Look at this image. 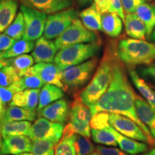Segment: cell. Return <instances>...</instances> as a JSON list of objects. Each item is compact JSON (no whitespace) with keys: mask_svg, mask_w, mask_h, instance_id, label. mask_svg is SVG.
I'll use <instances>...</instances> for the list:
<instances>
[{"mask_svg":"<svg viewBox=\"0 0 155 155\" xmlns=\"http://www.w3.org/2000/svg\"><path fill=\"white\" fill-rule=\"evenodd\" d=\"M137 96L128 79L124 64L119 59L116 50L113 58L109 86L101 99L89 108L93 115L98 112H108L121 114L132 119L155 145V139L152 137L150 130L139 121L137 116L135 106Z\"/></svg>","mask_w":155,"mask_h":155,"instance_id":"obj_1","label":"cell"},{"mask_svg":"<svg viewBox=\"0 0 155 155\" xmlns=\"http://www.w3.org/2000/svg\"><path fill=\"white\" fill-rule=\"evenodd\" d=\"M117 50L116 42H109L106 46L101 61L96 73L87 86L79 95V98L88 107L96 104L104 96L109 86L111 78L113 58Z\"/></svg>","mask_w":155,"mask_h":155,"instance_id":"obj_2","label":"cell"},{"mask_svg":"<svg viewBox=\"0 0 155 155\" xmlns=\"http://www.w3.org/2000/svg\"><path fill=\"white\" fill-rule=\"evenodd\" d=\"M117 55L128 68L148 65L155 60V45L142 40L124 38L117 44Z\"/></svg>","mask_w":155,"mask_h":155,"instance_id":"obj_3","label":"cell"},{"mask_svg":"<svg viewBox=\"0 0 155 155\" xmlns=\"http://www.w3.org/2000/svg\"><path fill=\"white\" fill-rule=\"evenodd\" d=\"M101 42L75 44L60 50L56 54L55 63L61 71L84 63L94 58L99 52Z\"/></svg>","mask_w":155,"mask_h":155,"instance_id":"obj_4","label":"cell"},{"mask_svg":"<svg viewBox=\"0 0 155 155\" xmlns=\"http://www.w3.org/2000/svg\"><path fill=\"white\" fill-rule=\"evenodd\" d=\"M98 59L96 57L62 71V83L65 91H75L82 87L91 78Z\"/></svg>","mask_w":155,"mask_h":155,"instance_id":"obj_5","label":"cell"},{"mask_svg":"<svg viewBox=\"0 0 155 155\" xmlns=\"http://www.w3.org/2000/svg\"><path fill=\"white\" fill-rule=\"evenodd\" d=\"M96 42H98V40L96 33L88 30L81 19H76L61 35L56 38L55 44L60 50L72 45Z\"/></svg>","mask_w":155,"mask_h":155,"instance_id":"obj_6","label":"cell"},{"mask_svg":"<svg viewBox=\"0 0 155 155\" xmlns=\"http://www.w3.org/2000/svg\"><path fill=\"white\" fill-rule=\"evenodd\" d=\"M78 12L73 8L50 15L46 20L43 37L48 40L58 38L72 24L75 19H78Z\"/></svg>","mask_w":155,"mask_h":155,"instance_id":"obj_7","label":"cell"},{"mask_svg":"<svg viewBox=\"0 0 155 155\" xmlns=\"http://www.w3.org/2000/svg\"><path fill=\"white\" fill-rule=\"evenodd\" d=\"M92 116L90 108L85 105L78 96L76 97L71 105L69 122L75 133L90 138L91 135L90 122Z\"/></svg>","mask_w":155,"mask_h":155,"instance_id":"obj_8","label":"cell"},{"mask_svg":"<svg viewBox=\"0 0 155 155\" xmlns=\"http://www.w3.org/2000/svg\"><path fill=\"white\" fill-rule=\"evenodd\" d=\"M20 11L24 16L25 25L23 40L28 41L38 40L44 32L47 15L25 5L20 6Z\"/></svg>","mask_w":155,"mask_h":155,"instance_id":"obj_9","label":"cell"},{"mask_svg":"<svg viewBox=\"0 0 155 155\" xmlns=\"http://www.w3.org/2000/svg\"><path fill=\"white\" fill-rule=\"evenodd\" d=\"M109 124L115 130L125 137L143 141L152 146L154 145L142 129L134 121L127 116L118 114H110Z\"/></svg>","mask_w":155,"mask_h":155,"instance_id":"obj_10","label":"cell"},{"mask_svg":"<svg viewBox=\"0 0 155 155\" xmlns=\"http://www.w3.org/2000/svg\"><path fill=\"white\" fill-rule=\"evenodd\" d=\"M63 124L51 121L43 117H39L31 127L28 137L32 141L50 139L59 142L63 137Z\"/></svg>","mask_w":155,"mask_h":155,"instance_id":"obj_11","label":"cell"},{"mask_svg":"<svg viewBox=\"0 0 155 155\" xmlns=\"http://www.w3.org/2000/svg\"><path fill=\"white\" fill-rule=\"evenodd\" d=\"M2 138L0 155H15L32 152V141L28 136H7Z\"/></svg>","mask_w":155,"mask_h":155,"instance_id":"obj_12","label":"cell"},{"mask_svg":"<svg viewBox=\"0 0 155 155\" xmlns=\"http://www.w3.org/2000/svg\"><path fill=\"white\" fill-rule=\"evenodd\" d=\"M31 68L35 74L38 75L45 84L54 85L65 91V87L62 83V71L56 64L39 63Z\"/></svg>","mask_w":155,"mask_h":155,"instance_id":"obj_13","label":"cell"},{"mask_svg":"<svg viewBox=\"0 0 155 155\" xmlns=\"http://www.w3.org/2000/svg\"><path fill=\"white\" fill-rule=\"evenodd\" d=\"M22 5L45 14L53 15L71 8L73 0H19Z\"/></svg>","mask_w":155,"mask_h":155,"instance_id":"obj_14","label":"cell"},{"mask_svg":"<svg viewBox=\"0 0 155 155\" xmlns=\"http://www.w3.org/2000/svg\"><path fill=\"white\" fill-rule=\"evenodd\" d=\"M58 50L55 42L41 37L37 40L32 56L36 63H52L55 60Z\"/></svg>","mask_w":155,"mask_h":155,"instance_id":"obj_15","label":"cell"},{"mask_svg":"<svg viewBox=\"0 0 155 155\" xmlns=\"http://www.w3.org/2000/svg\"><path fill=\"white\" fill-rule=\"evenodd\" d=\"M39 117L45 118L50 121L64 124L68 116L67 101L61 98L42 108L38 113Z\"/></svg>","mask_w":155,"mask_h":155,"instance_id":"obj_16","label":"cell"},{"mask_svg":"<svg viewBox=\"0 0 155 155\" xmlns=\"http://www.w3.org/2000/svg\"><path fill=\"white\" fill-rule=\"evenodd\" d=\"M135 106L139 121L148 128L152 137L155 139V110L139 96L136 97Z\"/></svg>","mask_w":155,"mask_h":155,"instance_id":"obj_17","label":"cell"},{"mask_svg":"<svg viewBox=\"0 0 155 155\" xmlns=\"http://www.w3.org/2000/svg\"><path fill=\"white\" fill-rule=\"evenodd\" d=\"M40 91V88H38L27 89L17 92L14 95L9 106H18L28 111L37 112Z\"/></svg>","mask_w":155,"mask_h":155,"instance_id":"obj_18","label":"cell"},{"mask_svg":"<svg viewBox=\"0 0 155 155\" xmlns=\"http://www.w3.org/2000/svg\"><path fill=\"white\" fill-rule=\"evenodd\" d=\"M113 132L116 136L118 145L120 149L124 152L131 155H137L139 154H144L150 150V147L147 143L143 141H138L135 139L129 138L122 135L113 128Z\"/></svg>","mask_w":155,"mask_h":155,"instance_id":"obj_19","label":"cell"},{"mask_svg":"<svg viewBox=\"0 0 155 155\" xmlns=\"http://www.w3.org/2000/svg\"><path fill=\"white\" fill-rule=\"evenodd\" d=\"M17 0H0V32H5L16 17Z\"/></svg>","mask_w":155,"mask_h":155,"instance_id":"obj_20","label":"cell"},{"mask_svg":"<svg viewBox=\"0 0 155 155\" xmlns=\"http://www.w3.org/2000/svg\"><path fill=\"white\" fill-rule=\"evenodd\" d=\"M129 75L131 81L140 93L143 98L155 110V91L153 90L152 86L144 81V78L140 77L137 72L134 68H129Z\"/></svg>","mask_w":155,"mask_h":155,"instance_id":"obj_21","label":"cell"},{"mask_svg":"<svg viewBox=\"0 0 155 155\" xmlns=\"http://www.w3.org/2000/svg\"><path fill=\"white\" fill-rule=\"evenodd\" d=\"M75 134L72 125L68 124L64 128L61 141L55 147V155H76L75 149Z\"/></svg>","mask_w":155,"mask_h":155,"instance_id":"obj_22","label":"cell"},{"mask_svg":"<svg viewBox=\"0 0 155 155\" xmlns=\"http://www.w3.org/2000/svg\"><path fill=\"white\" fill-rule=\"evenodd\" d=\"M63 96L64 91L62 88L54 85L45 84L40 91L37 113L49 104L61 99Z\"/></svg>","mask_w":155,"mask_h":155,"instance_id":"obj_23","label":"cell"},{"mask_svg":"<svg viewBox=\"0 0 155 155\" xmlns=\"http://www.w3.org/2000/svg\"><path fill=\"white\" fill-rule=\"evenodd\" d=\"M124 24L127 35L134 39L144 40L146 27L137 14L130 13L126 15Z\"/></svg>","mask_w":155,"mask_h":155,"instance_id":"obj_24","label":"cell"},{"mask_svg":"<svg viewBox=\"0 0 155 155\" xmlns=\"http://www.w3.org/2000/svg\"><path fill=\"white\" fill-rule=\"evenodd\" d=\"M136 14L144 23L147 38H150L155 28V4L141 3L136 9Z\"/></svg>","mask_w":155,"mask_h":155,"instance_id":"obj_25","label":"cell"},{"mask_svg":"<svg viewBox=\"0 0 155 155\" xmlns=\"http://www.w3.org/2000/svg\"><path fill=\"white\" fill-rule=\"evenodd\" d=\"M122 21L115 12H107L101 15L102 31L111 38H117L122 31Z\"/></svg>","mask_w":155,"mask_h":155,"instance_id":"obj_26","label":"cell"},{"mask_svg":"<svg viewBox=\"0 0 155 155\" xmlns=\"http://www.w3.org/2000/svg\"><path fill=\"white\" fill-rule=\"evenodd\" d=\"M79 16L81 22L88 30L91 31L102 30L101 14L97 10L94 3L81 12Z\"/></svg>","mask_w":155,"mask_h":155,"instance_id":"obj_27","label":"cell"},{"mask_svg":"<svg viewBox=\"0 0 155 155\" xmlns=\"http://www.w3.org/2000/svg\"><path fill=\"white\" fill-rule=\"evenodd\" d=\"M2 137L7 136H28L32 124L29 121H14L0 122Z\"/></svg>","mask_w":155,"mask_h":155,"instance_id":"obj_28","label":"cell"},{"mask_svg":"<svg viewBox=\"0 0 155 155\" xmlns=\"http://www.w3.org/2000/svg\"><path fill=\"white\" fill-rule=\"evenodd\" d=\"M37 112L28 111L18 106H8L6 109L2 119L0 122L14 121H35L37 116Z\"/></svg>","mask_w":155,"mask_h":155,"instance_id":"obj_29","label":"cell"},{"mask_svg":"<svg viewBox=\"0 0 155 155\" xmlns=\"http://www.w3.org/2000/svg\"><path fill=\"white\" fill-rule=\"evenodd\" d=\"M45 83L38 75L34 74L30 70H27L24 75L19 78V81L12 86L16 92L22 91L27 89H38L44 86Z\"/></svg>","mask_w":155,"mask_h":155,"instance_id":"obj_30","label":"cell"},{"mask_svg":"<svg viewBox=\"0 0 155 155\" xmlns=\"http://www.w3.org/2000/svg\"><path fill=\"white\" fill-rule=\"evenodd\" d=\"M5 60L7 65H11L14 68L19 78L24 75L25 71L32 67L35 62L32 56L27 54Z\"/></svg>","mask_w":155,"mask_h":155,"instance_id":"obj_31","label":"cell"},{"mask_svg":"<svg viewBox=\"0 0 155 155\" xmlns=\"http://www.w3.org/2000/svg\"><path fill=\"white\" fill-rule=\"evenodd\" d=\"M35 45V43L34 41L17 40L10 49L4 52L3 59H9V58H15L17 56L30 53L34 50Z\"/></svg>","mask_w":155,"mask_h":155,"instance_id":"obj_32","label":"cell"},{"mask_svg":"<svg viewBox=\"0 0 155 155\" xmlns=\"http://www.w3.org/2000/svg\"><path fill=\"white\" fill-rule=\"evenodd\" d=\"M92 139L96 143L107 146L116 147L118 145L116 136L113 132V127L104 129H91Z\"/></svg>","mask_w":155,"mask_h":155,"instance_id":"obj_33","label":"cell"},{"mask_svg":"<svg viewBox=\"0 0 155 155\" xmlns=\"http://www.w3.org/2000/svg\"><path fill=\"white\" fill-rule=\"evenodd\" d=\"M58 142L50 139L32 141V153L34 155H55V147Z\"/></svg>","mask_w":155,"mask_h":155,"instance_id":"obj_34","label":"cell"},{"mask_svg":"<svg viewBox=\"0 0 155 155\" xmlns=\"http://www.w3.org/2000/svg\"><path fill=\"white\" fill-rule=\"evenodd\" d=\"M25 30V25L24 16L22 12L20 11L17 14L12 23L5 31V34L15 40H20L24 35Z\"/></svg>","mask_w":155,"mask_h":155,"instance_id":"obj_35","label":"cell"},{"mask_svg":"<svg viewBox=\"0 0 155 155\" xmlns=\"http://www.w3.org/2000/svg\"><path fill=\"white\" fill-rule=\"evenodd\" d=\"M75 149L76 155H88L95 152L96 147L86 137L75 134Z\"/></svg>","mask_w":155,"mask_h":155,"instance_id":"obj_36","label":"cell"},{"mask_svg":"<svg viewBox=\"0 0 155 155\" xmlns=\"http://www.w3.org/2000/svg\"><path fill=\"white\" fill-rule=\"evenodd\" d=\"M19 79L18 74L11 65H5L0 70V86L9 87Z\"/></svg>","mask_w":155,"mask_h":155,"instance_id":"obj_37","label":"cell"},{"mask_svg":"<svg viewBox=\"0 0 155 155\" xmlns=\"http://www.w3.org/2000/svg\"><path fill=\"white\" fill-rule=\"evenodd\" d=\"M109 115L108 112H98L93 115L90 122L91 128L94 129H104L110 127Z\"/></svg>","mask_w":155,"mask_h":155,"instance_id":"obj_38","label":"cell"},{"mask_svg":"<svg viewBox=\"0 0 155 155\" xmlns=\"http://www.w3.org/2000/svg\"><path fill=\"white\" fill-rule=\"evenodd\" d=\"M16 93V91L12 86L9 87L0 86V98L5 108H7L10 105L14 95Z\"/></svg>","mask_w":155,"mask_h":155,"instance_id":"obj_39","label":"cell"},{"mask_svg":"<svg viewBox=\"0 0 155 155\" xmlns=\"http://www.w3.org/2000/svg\"><path fill=\"white\" fill-rule=\"evenodd\" d=\"M141 73L142 76L150 81L153 87L155 88V63H151L150 65L141 68Z\"/></svg>","mask_w":155,"mask_h":155,"instance_id":"obj_40","label":"cell"},{"mask_svg":"<svg viewBox=\"0 0 155 155\" xmlns=\"http://www.w3.org/2000/svg\"><path fill=\"white\" fill-rule=\"evenodd\" d=\"M17 40L5 33L2 34L0 32V52H5L10 49Z\"/></svg>","mask_w":155,"mask_h":155,"instance_id":"obj_41","label":"cell"},{"mask_svg":"<svg viewBox=\"0 0 155 155\" xmlns=\"http://www.w3.org/2000/svg\"><path fill=\"white\" fill-rule=\"evenodd\" d=\"M96 150L101 155H131L119 149L108 148L99 145L96 147Z\"/></svg>","mask_w":155,"mask_h":155,"instance_id":"obj_42","label":"cell"},{"mask_svg":"<svg viewBox=\"0 0 155 155\" xmlns=\"http://www.w3.org/2000/svg\"><path fill=\"white\" fill-rule=\"evenodd\" d=\"M121 2L124 11L127 14L134 13L137 7L141 4L139 0H121Z\"/></svg>","mask_w":155,"mask_h":155,"instance_id":"obj_43","label":"cell"},{"mask_svg":"<svg viewBox=\"0 0 155 155\" xmlns=\"http://www.w3.org/2000/svg\"><path fill=\"white\" fill-rule=\"evenodd\" d=\"M96 7L101 14L111 12V0H94Z\"/></svg>","mask_w":155,"mask_h":155,"instance_id":"obj_44","label":"cell"},{"mask_svg":"<svg viewBox=\"0 0 155 155\" xmlns=\"http://www.w3.org/2000/svg\"><path fill=\"white\" fill-rule=\"evenodd\" d=\"M111 12H115L122 20L125 21V15L121 0H111Z\"/></svg>","mask_w":155,"mask_h":155,"instance_id":"obj_45","label":"cell"},{"mask_svg":"<svg viewBox=\"0 0 155 155\" xmlns=\"http://www.w3.org/2000/svg\"><path fill=\"white\" fill-rule=\"evenodd\" d=\"M6 109H7V108H5V106L3 105L2 101L1 98H0V120L2 119L4 114L5 113Z\"/></svg>","mask_w":155,"mask_h":155,"instance_id":"obj_46","label":"cell"},{"mask_svg":"<svg viewBox=\"0 0 155 155\" xmlns=\"http://www.w3.org/2000/svg\"><path fill=\"white\" fill-rule=\"evenodd\" d=\"M142 155H155V148H152L149 150L147 152L144 153Z\"/></svg>","mask_w":155,"mask_h":155,"instance_id":"obj_47","label":"cell"},{"mask_svg":"<svg viewBox=\"0 0 155 155\" xmlns=\"http://www.w3.org/2000/svg\"><path fill=\"white\" fill-rule=\"evenodd\" d=\"M92 0H78V2L79 4L81 5H87V4L91 2Z\"/></svg>","mask_w":155,"mask_h":155,"instance_id":"obj_48","label":"cell"},{"mask_svg":"<svg viewBox=\"0 0 155 155\" xmlns=\"http://www.w3.org/2000/svg\"><path fill=\"white\" fill-rule=\"evenodd\" d=\"M5 65H7V63H6V60L5 59L0 60V70L3 67H5Z\"/></svg>","mask_w":155,"mask_h":155,"instance_id":"obj_49","label":"cell"},{"mask_svg":"<svg viewBox=\"0 0 155 155\" xmlns=\"http://www.w3.org/2000/svg\"><path fill=\"white\" fill-rule=\"evenodd\" d=\"M150 40H152V42H155V28H154V32H153L152 33V35H151V36H150Z\"/></svg>","mask_w":155,"mask_h":155,"instance_id":"obj_50","label":"cell"},{"mask_svg":"<svg viewBox=\"0 0 155 155\" xmlns=\"http://www.w3.org/2000/svg\"><path fill=\"white\" fill-rule=\"evenodd\" d=\"M2 145V129L0 127V150H1Z\"/></svg>","mask_w":155,"mask_h":155,"instance_id":"obj_51","label":"cell"},{"mask_svg":"<svg viewBox=\"0 0 155 155\" xmlns=\"http://www.w3.org/2000/svg\"><path fill=\"white\" fill-rule=\"evenodd\" d=\"M15 155H34L32 153L30 152H25V153H21V154H15Z\"/></svg>","mask_w":155,"mask_h":155,"instance_id":"obj_52","label":"cell"},{"mask_svg":"<svg viewBox=\"0 0 155 155\" xmlns=\"http://www.w3.org/2000/svg\"><path fill=\"white\" fill-rule=\"evenodd\" d=\"M141 3H150L151 2L154 1V0H139Z\"/></svg>","mask_w":155,"mask_h":155,"instance_id":"obj_53","label":"cell"},{"mask_svg":"<svg viewBox=\"0 0 155 155\" xmlns=\"http://www.w3.org/2000/svg\"><path fill=\"white\" fill-rule=\"evenodd\" d=\"M88 155H101L100 154V153H98V152H93V153H91V154H88Z\"/></svg>","mask_w":155,"mask_h":155,"instance_id":"obj_54","label":"cell"},{"mask_svg":"<svg viewBox=\"0 0 155 155\" xmlns=\"http://www.w3.org/2000/svg\"><path fill=\"white\" fill-rule=\"evenodd\" d=\"M3 55H4V52H0V60L3 59Z\"/></svg>","mask_w":155,"mask_h":155,"instance_id":"obj_55","label":"cell"}]
</instances>
